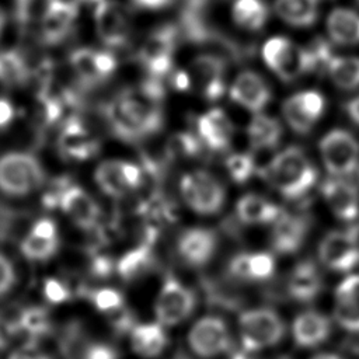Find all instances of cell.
<instances>
[{
  "label": "cell",
  "instance_id": "6da1fadb",
  "mask_svg": "<svg viewBox=\"0 0 359 359\" xmlns=\"http://www.w3.org/2000/svg\"><path fill=\"white\" fill-rule=\"evenodd\" d=\"M161 87L153 80L137 90L118 94L107 108L112 130L125 140H135L156 132L163 122Z\"/></svg>",
  "mask_w": 359,
  "mask_h": 359
},
{
  "label": "cell",
  "instance_id": "7a4b0ae2",
  "mask_svg": "<svg viewBox=\"0 0 359 359\" xmlns=\"http://www.w3.org/2000/svg\"><path fill=\"white\" fill-rule=\"evenodd\" d=\"M268 184L286 199L306 195L317 181V170L299 147L290 146L279 151L262 171Z\"/></svg>",
  "mask_w": 359,
  "mask_h": 359
},
{
  "label": "cell",
  "instance_id": "3957f363",
  "mask_svg": "<svg viewBox=\"0 0 359 359\" xmlns=\"http://www.w3.org/2000/svg\"><path fill=\"white\" fill-rule=\"evenodd\" d=\"M45 182V170L32 153L8 150L0 154V194L22 199L34 195Z\"/></svg>",
  "mask_w": 359,
  "mask_h": 359
},
{
  "label": "cell",
  "instance_id": "277c9868",
  "mask_svg": "<svg viewBox=\"0 0 359 359\" xmlns=\"http://www.w3.org/2000/svg\"><path fill=\"white\" fill-rule=\"evenodd\" d=\"M178 189L184 203L201 216L217 215L226 202L223 184L206 170H191L180 178Z\"/></svg>",
  "mask_w": 359,
  "mask_h": 359
},
{
  "label": "cell",
  "instance_id": "5b68a950",
  "mask_svg": "<svg viewBox=\"0 0 359 359\" xmlns=\"http://www.w3.org/2000/svg\"><path fill=\"white\" fill-rule=\"evenodd\" d=\"M238 334L245 349L261 351L276 346L286 334V325L275 310L257 307L240 314Z\"/></svg>",
  "mask_w": 359,
  "mask_h": 359
},
{
  "label": "cell",
  "instance_id": "8992f818",
  "mask_svg": "<svg viewBox=\"0 0 359 359\" xmlns=\"http://www.w3.org/2000/svg\"><path fill=\"white\" fill-rule=\"evenodd\" d=\"M264 63L280 80L293 81L313 70V60L307 50L286 36H272L262 45Z\"/></svg>",
  "mask_w": 359,
  "mask_h": 359
},
{
  "label": "cell",
  "instance_id": "52a82bcc",
  "mask_svg": "<svg viewBox=\"0 0 359 359\" xmlns=\"http://www.w3.org/2000/svg\"><path fill=\"white\" fill-rule=\"evenodd\" d=\"M325 170L337 178H346L359 168V140L346 129L327 132L318 144Z\"/></svg>",
  "mask_w": 359,
  "mask_h": 359
},
{
  "label": "cell",
  "instance_id": "ba28073f",
  "mask_svg": "<svg viewBox=\"0 0 359 359\" xmlns=\"http://www.w3.org/2000/svg\"><path fill=\"white\" fill-rule=\"evenodd\" d=\"M224 63L213 55L196 56L187 72L177 74L181 88L195 90L206 100H217L226 91Z\"/></svg>",
  "mask_w": 359,
  "mask_h": 359
},
{
  "label": "cell",
  "instance_id": "9c48e42d",
  "mask_svg": "<svg viewBox=\"0 0 359 359\" xmlns=\"http://www.w3.org/2000/svg\"><path fill=\"white\" fill-rule=\"evenodd\" d=\"M196 306V296L191 287L175 278H168L161 285L156 302V321L161 325L175 327L191 317Z\"/></svg>",
  "mask_w": 359,
  "mask_h": 359
},
{
  "label": "cell",
  "instance_id": "30bf717a",
  "mask_svg": "<svg viewBox=\"0 0 359 359\" xmlns=\"http://www.w3.org/2000/svg\"><path fill=\"white\" fill-rule=\"evenodd\" d=\"M187 342L196 356L212 359L229 352L231 346V334L222 317L209 314L198 318L191 325Z\"/></svg>",
  "mask_w": 359,
  "mask_h": 359
},
{
  "label": "cell",
  "instance_id": "8fae6325",
  "mask_svg": "<svg viewBox=\"0 0 359 359\" xmlns=\"http://www.w3.org/2000/svg\"><path fill=\"white\" fill-rule=\"evenodd\" d=\"M325 111V98L320 91L303 90L287 97L280 112L286 125L296 133H309Z\"/></svg>",
  "mask_w": 359,
  "mask_h": 359
},
{
  "label": "cell",
  "instance_id": "7c38bea8",
  "mask_svg": "<svg viewBox=\"0 0 359 359\" xmlns=\"http://www.w3.org/2000/svg\"><path fill=\"white\" fill-rule=\"evenodd\" d=\"M97 187L109 198H123L142 184V171L135 163L109 158L101 161L94 171Z\"/></svg>",
  "mask_w": 359,
  "mask_h": 359
},
{
  "label": "cell",
  "instance_id": "4fadbf2b",
  "mask_svg": "<svg viewBox=\"0 0 359 359\" xmlns=\"http://www.w3.org/2000/svg\"><path fill=\"white\" fill-rule=\"evenodd\" d=\"M94 25L98 38L109 48L126 43L132 31L128 8L114 0H102L95 6Z\"/></svg>",
  "mask_w": 359,
  "mask_h": 359
},
{
  "label": "cell",
  "instance_id": "5bb4252c",
  "mask_svg": "<svg viewBox=\"0 0 359 359\" xmlns=\"http://www.w3.org/2000/svg\"><path fill=\"white\" fill-rule=\"evenodd\" d=\"M318 258L335 272H349L359 262V241L352 233L328 231L318 244Z\"/></svg>",
  "mask_w": 359,
  "mask_h": 359
},
{
  "label": "cell",
  "instance_id": "9a60e30c",
  "mask_svg": "<svg viewBox=\"0 0 359 359\" xmlns=\"http://www.w3.org/2000/svg\"><path fill=\"white\" fill-rule=\"evenodd\" d=\"M60 210L80 229L91 230L97 226L101 209L94 198L79 185H67L53 195Z\"/></svg>",
  "mask_w": 359,
  "mask_h": 359
},
{
  "label": "cell",
  "instance_id": "2e32d148",
  "mask_svg": "<svg viewBox=\"0 0 359 359\" xmlns=\"http://www.w3.org/2000/svg\"><path fill=\"white\" fill-rule=\"evenodd\" d=\"M217 237L206 227H189L181 231L177 238V252L191 268L208 265L217 251Z\"/></svg>",
  "mask_w": 359,
  "mask_h": 359
},
{
  "label": "cell",
  "instance_id": "e0dca14e",
  "mask_svg": "<svg viewBox=\"0 0 359 359\" xmlns=\"http://www.w3.org/2000/svg\"><path fill=\"white\" fill-rule=\"evenodd\" d=\"M77 18V4L70 0H48L39 17L41 36L48 45L63 42Z\"/></svg>",
  "mask_w": 359,
  "mask_h": 359
},
{
  "label": "cell",
  "instance_id": "ac0fdd59",
  "mask_svg": "<svg viewBox=\"0 0 359 359\" xmlns=\"http://www.w3.org/2000/svg\"><path fill=\"white\" fill-rule=\"evenodd\" d=\"M230 98L241 108L259 114L269 104L272 98L268 83L255 72H240L230 84Z\"/></svg>",
  "mask_w": 359,
  "mask_h": 359
},
{
  "label": "cell",
  "instance_id": "d6986e66",
  "mask_svg": "<svg viewBox=\"0 0 359 359\" xmlns=\"http://www.w3.org/2000/svg\"><path fill=\"white\" fill-rule=\"evenodd\" d=\"M60 240L57 224L50 217L38 219L20 244V250L25 258L34 262L50 259L59 250Z\"/></svg>",
  "mask_w": 359,
  "mask_h": 359
},
{
  "label": "cell",
  "instance_id": "ffe728a7",
  "mask_svg": "<svg viewBox=\"0 0 359 359\" xmlns=\"http://www.w3.org/2000/svg\"><path fill=\"white\" fill-rule=\"evenodd\" d=\"M69 60L77 77L88 84L108 79L116 69V57L111 52L93 48L73 50Z\"/></svg>",
  "mask_w": 359,
  "mask_h": 359
},
{
  "label": "cell",
  "instance_id": "44dd1931",
  "mask_svg": "<svg viewBox=\"0 0 359 359\" xmlns=\"http://www.w3.org/2000/svg\"><path fill=\"white\" fill-rule=\"evenodd\" d=\"M332 317L345 331L359 332V273H351L337 285Z\"/></svg>",
  "mask_w": 359,
  "mask_h": 359
},
{
  "label": "cell",
  "instance_id": "7402d4cb",
  "mask_svg": "<svg viewBox=\"0 0 359 359\" xmlns=\"http://www.w3.org/2000/svg\"><path fill=\"white\" fill-rule=\"evenodd\" d=\"M59 151L72 161H86L98 153L100 143L94 135L79 121L69 119L57 139Z\"/></svg>",
  "mask_w": 359,
  "mask_h": 359
},
{
  "label": "cell",
  "instance_id": "603a6c76",
  "mask_svg": "<svg viewBox=\"0 0 359 359\" xmlns=\"http://www.w3.org/2000/svg\"><path fill=\"white\" fill-rule=\"evenodd\" d=\"M323 198L331 213L342 220L352 222L359 215V189L346 178L332 177L323 185Z\"/></svg>",
  "mask_w": 359,
  "mask_h": 359
},
{
  "label": "cell",
  "instance_id": "cb8c5ba5",
  "mask_svg": "<svg viewBox=\"0 0 359 359\" xmlns=\"http://www.w3.org/2000/svg\"><path fill=\"white\" fill-rule=\"evenodd\" d=\"M199 140L213 151L226 150L234 136V125L222 108H210L196 119Z\"/></svg>",
  "mask_w": 359,
  "mask_h": 359
},
{
  "label": "cell",
  "instance_id": "d4e9b609",
  "mask_svg": "<svg viewBox=\"0 0 359 359\" xmlns=\"http://www.w3.org/2000/svg\"><path fill=\"white\" fill-rule=\"evenodd\" d=\"M174 35L170 28L154 31L140 49V60L153 77L165 74L172 65Z\"/></svg>",
  "mask_w": 359,
  "mask_h": 359
},
{
  "label": "cell",
  "instance_id": "484cf974",
  "mask_svg": "<svg viewBox=\"0 0 359 359\" xmlns=\"http://www.w3.org/2000/svg\"><path fill=\"white\" fill-rule=\"evenodd\" d=\"M331 335V320L318 311L307 310L297 314L292 323V337L300 348L321 345Z\"/></svg>",
  "mask_w": 359,
  "mask_h": 359
},
{
  "label": "cell",
  "instance_id": "4316f807",
  "mask_svg": "<svg viewBox=\"0 0 359 359\" xmlns=\"http://www.w3.org/2000/svg\"><path fill=\"white\" fill-rule=\"evenodd\" d=\"M307 231L309 226L306 219L282 213L273 223L271 244L278 254H294L304 244Z\"/></svg>",
  "mask_w": 359,
  "mask_h": 359
},
{
  "label": "cell",
  "instance_id": "83f0119b",
  "mask_svg": "<svg viewBox=\"0 0 359 359\" xmlns=\"http://www.w3.org/2000/svg\"><path fill=\"white\" fill-rule=\"evenodd\" d=\"M275 257L266 251L240 252L230 261V273L247 282H262L273 276Z\"/></svg>",
  "mask_w": 359,
  "mask_h": 359
},
{
  "label": "cell",
  "instance_id": "f1b7e54d",
  "mask_svg": "<svg viewBox=\"0 0 359 359\" xmlns=\"http://www.w3.org/2000/svg\"><path fill=\"white\" fill-rule=\"evenodd\" d=\"M168 345V335L165 327L158 321L140 323L130 331L132 351L144 359H154L160 356Z\"/></svg>",
  "mask_w": 359,
  "mask_h": 359
},
{
  "label": "cell",
  "instance_id": "f546056e",
  "mask_svg": "<svg viewBox=\"0 0 359 359\" xmlns=\"http://www.w3.org/2000/svg\"><path fill=\"white\" fill-rule=\"evenodd\" d=\"M325 31L330 41L337 45H359V13L346 7L332 8L325 18Z\"/></svg>",
  "mask_w": 359,
  "mask_h": 359
},
{
  "label": "cell",
  "instance_id": "4dcf8cb0",
  "mask_svg": "<svg viewBox=\"0 0 359 359\" xmlns=\"http://www.w3.org/2000/svg\"><path fill=\"white\" fill-rule=\"evenodd\" d=\"M282 213L276 203L258 194H245L236 202V215L244 224H273Z\"/></svg>",
  "mask_w": 359,
  "mask_h": 359
},
{
  "label": "cell",
  "instance_id": "1f68e13d",
  "mask_svg": "<svg viewBox=\"0 0 359 359\" xmlns=\"http://www.w3.org/2000/svg\"><path fill=\"white\" fill-rule=\"evenodd\" d=\"M283 135L282 123L262 112L254 114L245 128V136L252 150H272L275 149Z\"/></svg>",
  "mask_w": 359,
  "mask_h": 359
},
{
  "label": "cell",
  "instance_id": "d6a6232c",
  "mask_svg": "<svg viewBox=\"0 0 359 359\" xmlns=\"http://www.w3.org/2000/svg\"><path fill=\"white\" fill-rule=\"evenodd\" d=\"M321 287L323 280L313 262L304 261L293 268L289 276L287 290L294 300L310 302L318 296Z\"/></svg>",
  "mask_w": 359,
  "mask_h": 359
},
{
  "label": "cell",
  "instance_id": "836d02e7",
  "mask_svg": "<svg viewBox=\"0 0 359 359\" xmlns=\"http://www.w3.org/2000/svg\"><path fill=\"white\" fill-rule=\"evenodd\" d=\"M275 14L292 27H310L318 17V0H275Z\"/></svg>",
  "mask_w": 359,
  "mask_h": 359
},
{
  "label": "cell",
  "instance_id": "e575fe53",
  "mask_svg": "<svg viewBox=\"0 0 359 359\" xmlns=\"http://www.w3.org/2000/svg\"><path fill=\"white\" fill-rule=\"evenodd\" d=\"M268 7L262 0H234L231 6L233 22L245 31H258L268 21Z\"/></svg>",
  "mask_w": 359,
  "mask_h": 359
},
{
  "label": "cell",
  "instance_id": "d590c367",
  "mask_svg": "<svg viewBox=\"0 0 359 359\" xmlns=\"http://www.w3.org/2000/svg\"><path fill=\"white\" fill-rule=\"evenodd\" d=\"M325 69L335 87L346 91L359 88V56H332Z\"/></svg>",
  "mask_w": 359,
  "mask_h": 359
},
{
  "label": "cell",
  "instance_id": "8d00e7d4",
  "mask_svg": "<svg viewBox=\"0 0 359 359\" xmlns=\"http://www.w3.org/2000/svg\"><path fill=\"white\" fill-rule=\"evenodd\" d=\"M29 70L24 56L14 49L0 52V83L7 87H17L27 81Z\"/></svg>",
  "mask_w": 359,
  "mask_h": 359
},
{
  "label": "cell",
  "instance_id": "74e56055",
  "mask_svg": "<svg viewBox=\"0 0 359 359\" xmlns=\"http://www.w3.org/2000/svg\"><path fill=\"white\" fill-rule=\"evenodd\" d=\"M17 323L21 334H25L29 338V342L35 344L50 330L49 314L43 307L39 306L25 307L17 316Z\"/></svg>",
  "mask_w": 359,
  "mask_h": 359
},
{
  "label": "cell",
  "instance_id": "f35d334b",
  "mask_svg": "<svg viewBox=\"0 0 359 359\" xmlns=\"http://www.w3.org/2000/svg\"><path fill=\"white\" fill-rule=\"evenodd\" d=\"M150 266V254L146 247H136L128 251L116 264L118 273L125 280H132L143 275Z\"/></svg>",
  "mask_w": 359,
  "mask_h": 359
},
{
  "label": "cell",
  "instance_id": "ab89813d",
  "mask_svg": "<svg viewBox=\"0 0 359 359\" xmlns=\"http://www.w3.org/2000/svg\"><path fill=\"white\" fill-rule=\"evenodd\" d=\"M226 170L236 182H245L255 170L254 160L247 153H234L226 160Z\"/></svg>",
  "mask_w": 359,
  "mask_h": 359
},
{
  "label": "cell",
  "instance_id": "60d3db41",
  "mask_svg": "<svg viewBox=\"0 0 359 359\" xmlns=\"http://www.w3.org/2000/svg\"><path fill=\"white\" fill-rule=\"evenodd\" d=\"M93 303L101 313H115L123 306V296L114 287H101L94 292Z\"/></svg>",
  "mask_w": 359,
  "mask_h": 359
},
{
  "label": "cell",
  "instance_id": "b9f144b4",
  "mask_svg": "<svg viewBox=\"0 0 359 359\" xmlns=\"http://www.w3.org/2000/svg\"><path fill=\"white\" fill-rule=\"evenodd\" d=\"M42 293L50 304H62L70 299L69 286L56 278H48L43 280Z\"/></svg>",
  "mask_w": 359,
  "mask_h": 359
},
{
  "label": "cell",
  "instance_id": "7bdbcfd3",
  "mask_svg": "<svg viewBox=\"0 0 359 359\" xmlns=\"http://www.w3.org/2000/svg\"><path fill=\"white\" fill-rule=\"evenodd\" d=\"M17 282V273L13 261L0 252V297L8 294Z\"/></svg>",
  "mask_w": 359,
  "mask_h": 359
},
{
  "label": "cell",
  "instance_id": "ee69618b",
  "mask_svg": "<svg viewBox=\"0 0 359 359\" xmlns=\"http://www.w3.org/2000/svg\"><path fill=\"white\" fill-rule=\"evenodd\" d=\"M20 334L17 317H10L0 311V351L7 349Z\"/></svg>",
  "mask_w": 359,
  "mask_h": 359
},
{
  "label": "cell",
  "instance_id": "f6af8a7d",
  "mask_svg": "<svg viewBox=\"0 0 359 359\" xmlns=\"http://www.w3.org/2000/svg\"><path fill=\"white\" fill-rule=\"evenodd\" d=\"M81 359H119V355L109 344L91 342L83 349Z\"/></svg>",
  "mask_w": 359,
  "mask_h": 359
},
{
  "label": "cell",
  "instance_id": "bcb514c9",
  "mask_svg": "<svg viewBox=\"0 0 359 359\" xmlns=\"http://www.w3.org/2000/svg\"><path fill=\"white\" fill-rule=\"evenodd\" d=\"M7 359H52L48 353L36 348L35 342H28L25 346L14 349Z\"/></svg>",
  "mask_w": 359,
  "mask_h": 359
},
{
  "label": "cell",
  "instance_id": "7dc6e473",
  "mask_svg": "<svg viewBox=\"0 0 359 359\" xmlns=\"http://www.w3.org/2000/svg\"><path fill=\"white\" fill-rule=\"evenodd\" d=\"M15 111H14V105L10 100L0 97V129L7 128L13 119H14Z\"/></svg>",
  "mask_w": 359,
  "mask_h": 359
},
{
  "label": "cell",
  "instance_id": "c3c4849f",
  "mask_svg": "<svg viewBox=\"0 0 359 359\" xmlns=\"http://www.w3.org/2000/svg\"><path fill=\"white\" fill-rule=\"evenodd\" d=\"M345 111H346L348 116L352 119V122H355L359 126V95L353 97L352 100H349L346 102Z\"/></svg>",
  "mask_w": 359,
  "mask_h": 359
},
{
  "label": "cell",
  "instance_id": "681fc988",
  "mask_svg": "<svg viewBox=\"0 0 359 359\" xmlns=\"http://www.w3.org/2000/svg\"><path fill=\"white\" fill-rule=\"evenodd\" d=\"M139 7L147 10H160L167 7L172 0H133Z\"/></svg>",
  "mask_w": 359,
  "mask_h": 359
},
{
  "label": "cell",
  "instance_id": "f907efd6",
  "mask_svg": "<svg viewBox=\"0 0 359 359\" xmlns=\"http://www.w3.org/2000/svg\"><path fill=\"white\" fill-rule=\"evenodd\" d=\"M310 359H342V358L337 353H332V352H321V353H317V355L311 356Z\"/></svg>",
  "mask_w": 359,
  "mask_h": 359
},
{
  "label": "cell",
  "instance_id": "816d5d0a",
  "mask_svg": "<svg viewBox=\"0 0 359 359\" xmlns=\"http://www.w3.org/2000/svg\"><path fill=\"white\" fill-rule=\"evenodd\" d=\"M100 1H102V0H76V3H83V4H94V6H97Z\"/></svg>",
  "mask_w": 359,
  "mask_h": 359
},
{
  "label": "cell",
  "instance_id": "f5cc1de1",
  "mask_svg": "<svg viewBox=\"0 0 359 359\" xmlns=\"http://www.w3.org/2000/svg\"><path fill=\"white\" fill-rule=\"evenodd\" d=\"M4 14H3V11L0 10V36H1V32H3V28H4Z\"/></svg>",
  "mask_w": 359,
  "mask_h": 359
},
{
  "label": "cell",
  "instance_id": "db71d44e",
  "mask_svg": "<svg viewBox=\"0 0 359 359\" xmlns=\"http://www.w3.org/2000/svg\"><path fill=\"white\" fill-rule=\"evenodd\" d=\"M356 1H359V0H356Z\"/></svg>",
  "mask_w": 359,
  "mask_h": 359
}]
</instances>
